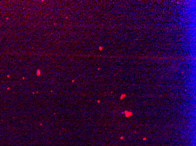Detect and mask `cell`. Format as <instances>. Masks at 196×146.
I'll return each instance as SVG.
<instances>
[{"mask_svg": "<svg viewBox=\"0 0 196 146\" xmlns=\"http://www.w3.org/2000/svg\"><path fill=\"white\" fill-rule=\"evenodd\" d=\"M124 96H125V95H122V96H121V98H120V99H123V98Z\"/></svg>", "mask_w": 196, "mask_h": 146, "instance_id": "cell-1", "label": "cell"}]
</instances>
